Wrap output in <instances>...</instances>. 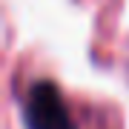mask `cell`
Instances as JSON below:
<instances>
[{
	"label": "cell",
	"instance_id": "1",
	"mask_svg": "<svg viewBox=\"0 0 129 129\" xmlns=\"http://www.w3.org/2000/svg\"><path fill=\"white\" fill-rule=\"evenodd\" d=\"M23 115L29 129H78L63 103V95L52 80H37L26 92Z\"/></svg>",
	"mask_w": 129,
	"mask_h": 129
}]
</instances>
